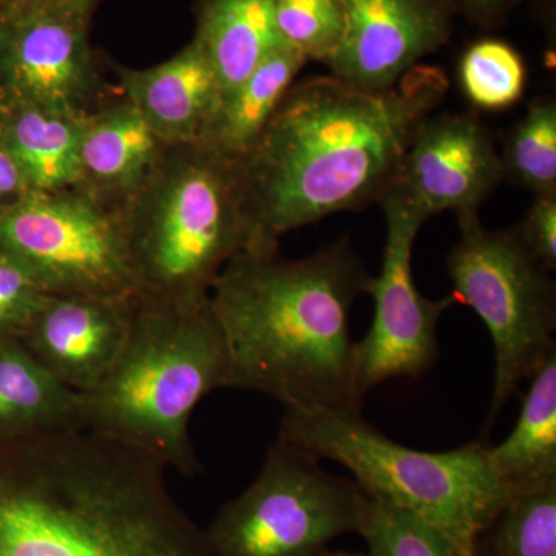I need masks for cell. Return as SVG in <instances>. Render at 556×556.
Instances as JSON below:
<instances>
[{
	"mask_svg": "<svg viewBox=\"0 0 556 556\" xmlns=\"http://www.w3.org/2000/svg\"><path fill=\"white\" fill-rule=\"evenodd\" d=\"M308 58L281 42L248 78L223 97L200 142L232 160H241L255 144L285 94L295 84Z\"/></svg>",
	"mask_w": 556,
	"mask_h": 556,
	"instance_id": "19",
	"label": "cell"
},
{
	"mask_svg": "<svg viewBox=\"0 0 556 556\" xmlns=\"http://www.w3.org/2000/svg\"><path fill=\"white\" fill-rule=\"evenodd\" d=\"M93 0H0V17L25 13H54L89 20Z\"/></svg>",
	"mask_w": 556,
	"mask_h": 556,
	"instance_id": "30",
	"label": "cell"
},
{
	"mask_svg": "<svg viewBox=\"0 0 556 556\" xmlns=\"http://www.w3.org/2000/svg\"><path fill=\"white\" fill-rule=\"evenodd\" d=\"M345 30L327 67L357 89L396 86L455 30L450 0H343Z\"/></svg>",
	"mask_w": 556,
	"mask_h": 556,
	"instance_id": "13",
	"label": "cell"
},
{
	"mask_svg": "<svg viewBox=\"0 0 556 556\" xmlns=\"http://www.w3.org/2000/svg\"><path fill=\"white\" fill-rule=\"evenodd\" d=\"M0 254L49 295L139 294L123 212L79 189L0 207Z\"/></svg>",
	"mask_w": 556,
	"mask_h": 556,
	"instance_id": "9",
	"label": "cell"
},
{
	"mask_svg": "<svg viewBox=\"0 0 556 556\" xmlns=\"http://www.w3.org/2000/svg\"><path fill=\"white\" fill-rule=\"evenodd\" d=\"M137 298L50 295L21 336L22 343L62 386L89 393L123 353Z\"/></svg>",
	"mask_w": 556,
	"mask_h": 556,
	"instance_id": "14",
	"label": "cell"
},
{
	"mask_svg": "<svg viewBox=\"0 0 556 556\" xmlns=\"http://www.w3.org/2000/svg\"><path fill=\"white\" fill-rule=\"evenodd\" d=\"M511 229L540 265L556 269V193L536 195L526 217Z\"/></svg>",
	"mask_w": 556,
	"mask_h": 556,
	"instance_id": "28",
	"label": "cell"
},
{
	"mask_svg": "<svg viewBox=\"0 0 556 556\" xmlns=\"http://www.w3.org/2000/svg\"><path fill=\"white\" fill-rule=\"evenodd\" d=\"M33 192L24 170L14 159L13 153L0 138V207L9 206L14 201Z\"/></svg>",
	"mask_w": 556,
	"mask_h": 556,
	"instance_id": "31",
	"label": "cell"
},
{
	"mask_svg": "<svg viewBox=\"0 0 556 556\" xmlns=\"http://www.w3.org/2000/svg\"><path fill=\"white\" fill-rule=\"evenodd\" d=\"M456 16H463L468 24L492 30L501 27L511 13L526 0H450Z\"/></svg>",
	"mask_w": 556,
	"mask_h": 556,
	"instance_id": "29",
	"label": "cell"
},
{
	"mask_svg": "<svg viewBox=\"0 0 556 556\" xmlns=\"http://www.w3.org/2000/svg\"><path fill=\"white\" fill-rule=\"evenodd\" d=\"M448 78L419 64L367 91L336 76L294 84L240 161L251 241L274 251L291 230L380 203L416 127L444 101Z\"/></svg>",
	"mask_w": 556,
	"mask_h": 556,
	"instance_id": "1",
	"label": "cell"
},
{
	"mask_svg": "<svg viewBox=\"0 0 556 556\" xmlns=\"http://www.w3.org/2000/svg\"><path fill=\"white\" fill-rule=\"evenodd\" d=\"M80 396L31 356L20 338L0 336V445L80 428Z\"/></svg>",
	"mask_w": 556,
	"mask_h": 556,
	"instance_id": "17",
	"label": "cell"
},
{
	"mask_svg": "<svg viewBox=\"0 0 556 556\" xmlns=\"http://www.w3.org/2000/svg\"><path fill=\"white\" fill-rule=\"evenodd\" d=\"M119 89L167 146L200 141L225 97L217 72L195 39L153 67L121 68Z\"/></svg>",
	"mask_w": 556,
	"mask_h": 556,
	"instance_id": "16",
	"label": "cell"
},
{
	"mask_svg": "<svg viewBox=\"0 0 556 556\" xmlns=\"http://www.w3.org/2000/svg\"><path fill=\"white\" fill-rule=\"evenodd\" d=\"M380 206L387 218L386 251L382 269L367 291L375 300V317L368 334L356 343L357 387L364 397L387 380L417 379L434 367L439 320L455 305L452 295L424 298L413 277V248L427 219L393 197H383Z\"/></svg>",
	"mask_w": 556,
	"mask_h": 556,
	"instance_id": "10",
	"label": "cell"
},
{
	"mask_svg": "<svg viewBox=\"0 0 556 556\" xmlns=\"http://www.w3.org/2000/svg\"><path fill=\"white\" fill-rule=\"evenodd\" d=\"M503 178L495 137L478 113L430 115L409 139L387 195L426 219L459 215L478 212Z\"/></svg>",
	"mask_w": 556,
	"mask_h": 556,
	"instance_id": "11",
	"label": "cell"
},
{
	"mask_svg": "<svg viewBox=\"0 0 556 556\" xmlns=\"http://www.w3.org/2000/svg\"><path fill=\"white\" fill-rule=\"evenodd\" d=\"M280 39L327 65L345 30L343 0H273Z\"/></svg>",
	"mask_w": 556,
	"mask_h": 556,
	"instance_id": "26",
	"label": "cell"
},
{
	"mask_svg": "<svg viewBox=\"0 0 556 556\" xmlns=\"http://www.w3.org/2000/svg\"><path fill=\"white\" fill-rule=\"evenodd\" d=\"M229 356L211 300L138 294L129 340L100 386L79 394L80 428L200 471L190 419L212 391L228 388Z\"/></svg>",
	"mask_w": 556,
	"mask_h": 556,
	"instance_id": "4",
	"label": "cell"
},
{
	"mask_svg": "<svg viewBox=\"0 0 556 556\" xmlns=\"http://www.w3.org/2000/svg\"><path fill=\"white\" fill-rule=\"evenodd\" d=\"M369 280L350 237L306 258H283L278 249L230 258L208 291L228 348V388L283 408L361 412L350 317Z\"/></svg>",
	"mask_w": 556,
	"mask_h": 556,
	"instance_id": "3",
	"label": "cell"
},
{
	"mask_svg": "<svg viewBox=\"0 0 556 556\" xmlns=\"http://www.w3.org/2000/svg\"><path fill=\"white\" fill-rule=\"evenodd\" d=\"M471 556H556V478L511 496L479 532Z\"/></svg>",
	"mask_w": 556,
	"mask_h": 556,
	"instance_id": "22",
	"label": "cell"
},
{
	"mask_svg": "<svg viewBox=\"0 0 556 556\" xmlns=\"http://www.w3.org/2000/svg\"><path fill=\"white\" fill-rule=\"evenodd\" d=\"M457 225L459 240L447 258L452 298L478 314L495 345L489 427L522 380L556 351V287L514 229H486L478 212L457 215Z\"/></svg>",
	"mask_w": 556,
	"mask_h": 556,
	"instance_id": "7",
	"label": "cell"
},
{
	"mask_svg": "<svg viewBox=\"0 0 556 556\" xmlns=\"http://www.w3.org/2000/svg\"><path fill=\"white\" fill-rule=\"evenodd\" d=\"M529 380L514 431L500 445H486L493 471L510 495L556 478V351Z\"/></svg>",
	"mask_w": 556,
	"mask_h": 556,
	"instance_id": "20",
	"label": "cell"
},
{
	"mask_svg": "<svg viewBox=\"0 0 556 556\" xmlns=\"http://www.w3.org/2000/svg\"><path fill=\"white\" fill-rule=\"evenodd\" d=\"M277 439L345 467L368 496L422 518L466 556L514 496L501 484L481 442L420 452L388 438L361 412L288 407Z\"/></svg>",
	"mask_w": 556,
	"mask_h": 556,
	"instance_id": "6",
	"label": "cell"
},
{
	"mask_svg": "<svg viewBox=\"0 0 556 556\" xmlns=\"http://www.w3.org/2000/svg\"><path fill=\"white\" fill-rule=\"evenodd\" d=\"M139 294L207 298L251 225L240 161L204 142L169 146L123 212Z\"/></svg>",
	"mask_w": 556,
	"mask_h": 556,
	"instance_id": "5",
	"label": "cell"
},
{
	"mask_svg": "<svg viewBox=\"0 0 556 556\" xmlns=\"http://www.w3.org/2000/svg\"><path fill=\"white\" fill-rule=\"evenodd\" d=\"M529 72L525 58L503 39L471 43L457 67L460 90L475 109L503 112L525 97Z\"/></svg>",
	"mask_w": 556,
	"mask_h": 556,
	"instance_id": "24",
	"label": "cell"
},
{
	"mask_svg": "<svg viewBox=\"0 0 556 556\" xmlns=\"http://www.w3.org/2000/svg\"><path fill=\"white\" fill-rule=\"evenodd\" d=\"M504 177L533 195L556 193V101L538 98L504 135Z\"/></svg>",
	"mask_w": 556,
	"mask_h": 556,
	"instance_id": "23",
	"label": "cell"
},
{
	"mask_svg": "<svg viewBox=\"0 0 556 556\" xmlns=\"http://www.w3.org/2000/svg\"><path fill=\"white\" fill-rule=\"evenodd\" d=\"M87 21L54 13L0 17V102L80 115L100 105Z\"/></svg>",
	"mask_w": 556,
	"mask_h": 556,
	"instance_id": "12",
	"label": "cell"
},
{
	"mask_svg": "<svg viewBox=\"0 0 556 556\" xmlns=\"http://www.w3.org/2000/svg\"><path fill=\"white\" fill-rule=\"evenodd\" d=\"M225 94L280 46L273 0H200L195 38Z\"/></svg>",
	"mask_w": 556,
	"mask_h": 556,
	"instance_id": "21",
	"label": "cell"
},
{
	"mask_svg": "<svg viewBox=\"0 0 556 556\" xmlns=\"http://www.w3.org/2000/svg\"><path fill=\"white\" fill-rule=\"evenodd\" d=\"M361 536L368 556H466L422 518L379 497L369 496Z\"/></svg>",
	"mask_w": 556,
	"mask_h": 556,
	"instance_id": "25",
	"label": "cell"
},
{
	"mask_svg": "<svg viewBox=\"0 0 556 556\" xmlns=\"http://www.w3.org/2000/svg\"><path fill=\"white\" fill-rule=\"evenodd\" d=\"M167 148L126 98L101 102L84 116L76 189L124 212L152 177Z\"/></svg>",
	"mask_w": 556,
	"mask_h": 556,
	"instance_id": "15",
	"label": "cell"
},
{
	"mask_svg": "<svg viewBox=\"0 0 556 556\" xmlns=\"http://www.w3.org/2000/svg\"><path fill=\"white\" fill-rule=\"evenodd\" d=\"M316 556H368V555L362 554V552L329 551V548H325L324 552H320V554H317Z\"/></svg>",
	"mask_w": 556,
	"mask_h": 556,
	"instance_id": "32",
	"label": "cell"
},
{
	"mask_svg": "<svg viewBox=\"0 0 556 556\" xmlns=\"http://www.w3.org/2000/svg\"><path fill=\"white\" fill-rule=\"evenodd\" d=\"M86 115L0 102V138L20 163L33 192L78 188L80 137Z\"/></svg>",
	"mask_w": 556,
	"mask_h": 556,
	"instance_id": "18",
	"label": "cell"
},
{
	"mask_svg": "<svg viewBox=\"0 0 556 556\" xmlns=\"http://www.w3.org/2000/svg\"><path fill=\"white\" fill-rule=\"evenodd\" d=\"M369 496L306 450L277 439L258 477L206 532L212 556H316L336 538L361 535Z\"/></svg>",
	"mask_w": 556,
	"mask_h": 556,
	"instance_id": "8",
	"label": "cell"
},
{
	"mask_svg": "<svg viewBox=\"0 0 556 556\" xmlns=\"http://www.w3.org/2000/svg\"><path fill=\"white\" fill-rule=\"evenodd\" d=\"M49 298L21 266L0 254V336L21 339Z\"/></svg>",
	"mask_w": 556,
	"mask_h": 556,
	"instance_id": "27",
	"label": "cell"
},
{
	"mask_svg": "<svg viewBox=\"0 0 556 556\" xmlns=\"http://www.w3.org/2000/svg\"><path fill=\"white\" fill-rule=\"evenodd\" d=\"M166 468L84 428L0 445V556H212Z\"/></svg>",
	"mask_w": 556,
	"mask_h": 556,
	"instance_id": "2",
	"label": "cell"
}]
</instances>
